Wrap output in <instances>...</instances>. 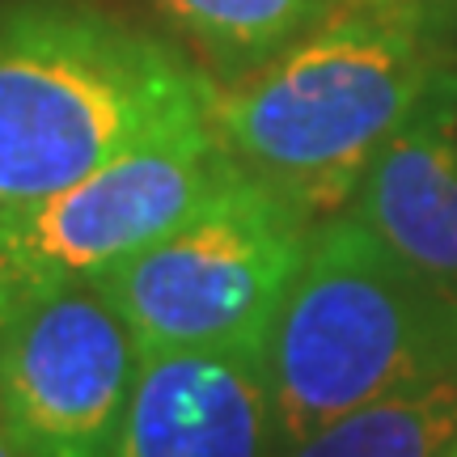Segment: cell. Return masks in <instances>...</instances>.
<instances>
[{
  "label": "cell",
  "instance_id": "cell-10",
  "mask_svg": "<svg viewBox=\"0 0 457 457\" xmlns=\"http://www.w3.org/2000/svg\"><path fill=\"white\" fill-rule=\"evenodd\" d=\"M457 445V377L377 398L279 449V457H449Z\"/></svg>",
  "mask_w": 457,
  "mask_h": 457
},
{
  "label": "cell",
  "instance_id": "cell-1",
  "mask_svg": "<svg viewBox=\"0 0 457 457\" xmlns=\"http://www.w3.org/2000/svg\"><path fill=\"white\" fill-rule=\"evenodd\" d=\"M212 77L94 0H0V216H17L174 123Z\"/></svg>",
  "mask_w": 457,
  "mask_h": 457
},
{
  "label": "cell",
  "instance_id": "cell-3",
  "mask_svg": "<svg viewBox=\"0 0 457 457\" xmlns=\"http://www.w3.org/2000/svg\"><path fill=\"white\" fill-rule=\"evenodd\" d=\"M262 360L279 453L347 411L457 377V296L335 212L313 225Z\"/></svg>",
  "mask_w": 457,
  "mask_h": 457
},
{
  "label": "cell",
  "instance_id": "cell-6",
  "mask_svg": "<svg viewBox=\"0 0 457 457\" xmlns=\"http://www.w3.org/2000/svg\"><path fill=\"white\" fill-rule=\"evenodd\" d=\"M136 364L94 279L0 296V420L30 457H111Z\"/></svg>",
  "mask_w": 457,
  "mask_h": 457
},
{
  "label": "cell",
  "instance_id": "cell-11",
  "mask_svg": "<svg viewBox=\"0 0 457 457\" xmlns=\"http://www.w3.org/2000/svg\"><path fill=\"white\" fill-rule=\"evenodd\" d=\"M0 457H30L21 445H17V436L4 428V420H0Z\"/></svg>",
  "mask_w": 457,
  "mask_h": 457
},
{
  "label": "cell",
  "instance_id": "cell-4",
  "mask_svg": "<svg viewBox=\"0 0 457 457\" xmlns=\"http://www.w3.org/2000/svg\"><path fill=\"white\" fill-rule=\"evenodd\" d=\"M276 187L233 165L220 187L157 242L98 271L94 284L140 352L242 347L267 352L284 293L313 233Z\"/></svg>",
  "mask_w": 457,
  "mask_h": 457
},
{
  "label": "cell",
  "instance_id": "cell-5",
  "mask_svg": "<svg viewBox=\"0 0 457 457\" xmlns=\"http://www.w3.org/2000/svg\"><path fill=\"white\" fill-rule=\"evenodd\" d=\"M233 174L208 114L148 136L17 216H0V296L38 284L94 279L187 212Z\"/></svg>",
  "mask_w": 457,
  "mask_h": 457
},
{
  "label": "cell",
  "instance_id": "cell-12",
  "mask_svg": "<svg viewBox=\"0 0 457 457\" xmlns=\"http://www.w3.org/2000/svg\"><path fill=\"white\" fill-rule=\"evenodd\" d=\"M449 457H457V445H453V449H449Z\"/></svg>",
  "mask_w": 457,
  "mask_h": 457
},
{
  "label": "cell",
  "instance_id": "cell-7",
  "mask_svg": "<svg viewBox=\"0 0 457 457\" xmlns=\"http://www.w3.org/2000/svg\"><path fill=\"white\" fill-rule=\"evenodd\" d=\"M276 407L262 352H140L111 457H271Z\"/></svg>",
  "mask_w": 457,
  "mask_h": 457
},
{
  "label": "cell",
  "instance_id": "cell-9",
  "mask_svg": "<svg viewBox=\"0 0 457 457\" xmlns=\"http://www.w3.org/2000/svg\"><path fill=\"white\" fill-rule=\"evenodd\" d=\"M179 34L204 64L212 81H233L250 68L267 64L271 55L310 34L339 0H136Z\"/></svg>",
  "mask_w": 457,
  "mask_h": 457
},
{
  "label": "cell",
  "instance_id": "cell-8",
  "mask_svg": "<svg viewBox=\"0 0 457 457\" xmlns=\"http://www.w3.org/2000/svg\"><path fill=\"white\" fill-rule=\"evenodd\" d=\"M360 225L457 296V72L436 68L347 199Z\"/></svg>",
  "mask_w": 457,
  "mask_h": 457
},
{
  "label": "cell",
  "instance_id": "cell-2",
  "mask_svg": "<svg viewBox=\"0 0 457 457\" xmlns=\"http://www.w3.org/2000/svg\"><path fill=\"white\" fill-rule=\"evenodd\" d=\"M432 77L424 26L403 0H347L267 64L212 81L208 128L237 170L327 220Z\"/></svg>",
  "mask_w": 457,
  "mask_h": 457
}]
</instances>
